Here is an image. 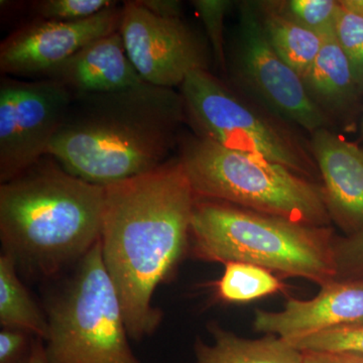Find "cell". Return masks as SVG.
<instances>
[{"label":"cell","mask_w":363,"mask_h":363,"mask_svg":"<svg viewBox=\"0 0 363 363\" xmlns=\"http://www.w3.org/2000/svg\"><path fill=\"white\" fill-rule=\"evenodd\" d=\"M196 199L179 157L105 187L100 247L133 340L161 324L152 298L189 252Z\"/></svg>","instance_id":"1"},{"label":"cell","mask_w":363,"mask_h":363,"mask_svg":"<svg viewBox=\"0 0 363 363\" xmlns=\"http://www.w3.org/2000/svg\"><path fill=\"white\" fill-rule=\"evenodd\" d=\"M185 121L180 92L145 82L114 92L74 95L47 156L72 175L106 187L173 159Z\"/></svg>","instance_id":"2"},{"label":"cell","mask_w":363,"mask_h":363,"mask_svg":"<svg viewBox=\"0 0 363 363\" xmlns=\"http://www.w3.org/2000/svg\"><path fill=\"white\" fill-rule=\"evenodd\" d=\"M105 187L68 173L45 156L0 185V240L18 272L52 278L100 240Z\"/></svg>","instance_id":"3"},{"label":"cell","mask_w":363,"mask_h":363,"mask_svg":"<svg viewBox=\"0 0 363 363\" xmlns=\"http://www.w3.org/2000/svg\"><path fill=\"white\" fill-rule=\"evenodd\" d=\"M334 240L328 227L197 198L189 252L203 262H245L323 286L336 281Z\"/></svg>","instance_id":"4"},{"label":"cell","mask_w":363,"mask_h":363,"mask_svg":"<svg viewBox=\"0 0 363 363\" xmlns=\"http://www.w3.org/2000/svg\"><path fill=\"white\" fill-rule=\"evenodd\" d=\"M178 157L197 198L305 225L331 222L322 186L278 162L197 135L181 140Z\"/></svg>","instance_id":"5"},{"label":"cell","mask_w":363,"mask_h":363,"mask_svg":"<svg viewBox=\"0 0 363 363\" xmlns=\"http://www.w3.org/2000/svg\"><path fill=\"white\" fill-rule=\"evenodd\" d=\"M44 341L49 363H143L130 345L123 308L98 241L50 297Z\"/></svg>","instance_id":"6"},{"label":"cell","mask_w":363,"mask_h":363,"mask_svg":"<svg viewBox=\"0 0 363 363\" xmlns=\"http://www.w3.org/2000/svg\"><path fill=\"white\" fill-rule=\"evenodd\" d=\"M180 94L186 121L199 138L278 162L301 176L316 173L314 157L292 133L245 104L209 71L189 74Z\"/></svg>","instance_id":"7"},{"label":"cell","mask_w":363,"mask_h":363,"mask_svg":"<svg viewBox=\"0 0 363 363\" xmlns=\"http://www.w3.org/2000/svg\"><path fill=\"white\" fill-rule=\"evenodd\" d=\"M74 95L50 79L0 81V184L47 156Z\"/></svg>","instance_id":"8"},{"label":"cell","mask_w":363,"mask_h":363,"mask_svg":"<svg viewBox=\"0 0 363 363\" xmlns=\"http://www.w3.org/2000/svg\"><path fill=\"white\" fill-rule=\"evenodd\" d=\"M118 32L143 82L174 89L189 74L208 70L206 45L182 18L155 16L138 1H126Z\"/></svg>","instance_id":"9"},{"label":"cell","mask_w":363,"mask_h":363,"mask_svg":"<svg viewBox=\"0 0 363 363\" xmlns=\"http://www.w3.org/2000/svg\"><path fill=\"white\" fill-rule=\"evenodd\" d=\"M238 28L236 63L245 84L281 118L312 133L326 128V114L313 101L303 79L274 51L257 7L241 4Z\"/></svg>","instance_id":"10"},{"label":"cell","mask_w":363,"mask_h":363,"mask_svg":"<svg viewBox=\"0 0 363 363\" xmlns=\"http://www.w3.org/2000/svg\"><path fill=\"white\" fill-rule=\"evenodd\" d=\"M121 9L116 4L86 20H40L23 26L1 43L0 71L14 78L45 77L90 43L118 30Z\"/></svg>","instance_id":"11"},{"label":"cell","mask_w":363,"mask_h":363,"mask_svg":"<svg viewBox=\"0 0 363 363\" xmlns=\"http://www.w3.org/2000/svg\"><path fill=\"white\" fill-rule=\"evenodd\" d=\"M363 324V281H333L311 300L290 298L281 312L257 310L253 328L289 340Z\"/></svg>","instance_id":"12"},{"label":"cell","mask_w":363,"mask_h":363,"mask_svg":"<svg viewBox=\"0 0 363 363\" xmlns=\"http://www.w3.org/2000/svg\"><path fill=\"white\" fill-rule=\"evenodd\" d=\"M312 156L321 173L331 221L346 236L363 230V149L326 128L312 133Z\"/></svg>","instance_id":"13"},{"label":"cell","mask_w":363,"mask_h":363,"mask_svg":"<svg viewBox=\"0 0 363 363\" xmlns=\"http://www.w3.org/2000/svg\"><path fill=\"white\" fill-rule=\"evenodd\" d=\"M43 79L56 81L73 95L114 92L143 83L118 30L90 43Z\"/></svg>","instance_id":"14"},{"label":"cell","mask_w":363,"mask_h":363,"mask_svg":"<svg viewBox=\"0 0 363 363\" xmlns=\"http://www.w3.org/2000/svg\"><path fill=\"white\" fill-rule=\"evenodd\" d=\"M214 342L201 339L194 344L195 363H303L304 353L296 350L286 339L267 334L260 339H245L209 325Z\"/></svg>","instance_id":"15"},{"label":"cell","mask_w":363,"mask_h":363,"mask_svg":"<svg viewBox=\"0 0 363 363\" xmlns=\"http://www.w3.org/2000/svg\"><path fill=\"white\" fill-rule=\"evenodd\" d=\"M303 81L313 101L320 108L332 112L347 109L362 91L335 37L325 38L319 55Z\"/></svg>","instance_id":"16"},{"label":"cell","mask_w":363,"mask_h":363,"mask_svg":"<svg viewBox=\"0 0 363 363\" xmlns=\"http://www.w3.org/2000/svg\"><path fill=\"white\" fill-rule=\"evenodd\" d=\"M0 324L4 328L28 332L44 341L49 332L47 314L21 281L16 262L6 253L0 255Z\"/></svg>","instance_id":"17"},{"label":"cell","mask_w":363,"mask_h":363,"mask_svg":"<svg viewBox=\"0 0 363 363\" xmlns=\"http://www.w3.org/2000/svg\"><path fill=\"white\" fill-rule=\"evenodd\" d=\"M259 13L274 51L304 79L319 55L323 38L292 20L283 11L269 7Z\"/></svg>","instance_id":"18"},{"label":"cell","mask_w":363,"mask_h":363,"mask_svg":"<svg viewBox=\"0 0 363 363\" xmlns=\"http://www.w3.org/2000/svg\"><path fill=\"white\" fill-rule=\"evenodd\" d=\"M213 286L216 297L228 304H247L285 288L269 269L238 262L224 264L223 274Z\"/></svg>","instance_id":"19"},{"label":"cell","mask_w":363,"mask_h":363,"mask_svg":"<svg viewBox=\"0 0 363 363\" xmlns=\"http://www.w3.org/2000/svg\"><path fill=\"white\" fill-rule=\"evenodd\" d=\"M302 352L347 353L363 357V324L289 339Z\"/></svg>","instance_id":"20"},{"label":"cell","mask_w":363,"mask_h":363,"mask_svg":"<svg viewBox=\"0 0 363 363\" xmlns=\"http://www.w3.org/2000/svg\"><path fill=\"white\" fill-rule=\"evenodd\" d=\"M292 20L320 37H335L340 1L335 0H292L283 11Z\"/></svg>","instance_id":"21"},{"label":"cell","mask_w":363,"mask_h":363,"mask_svg":"<svg viewBox=\"0 0 363 363\" xmlns=\"http://www.w3.org/2000/svg\"><path fill=\"white\" fill-rule=\"evenodd\" d=\"M335 38L363 90V13L350 6L347 0L340 1Z\"/></svg>","instance_id":"22"},{"label":"cell","mask_w":363,"mask_h":363,"mask_svg":"<svg viewBox=\"0 0 363 363\" xmlns=\"http://www.w3.org/2000/svg\"><path fill=\"white\" fill-rule=\"evenodd\" d=\"M116 4L111 0H44L35 6L42 20L78 21L92 18Z\"/></svg>","instance_id":"23"},{"label":"cell","mask_w":363,"mask_h":363,"mask_svg":"<svg viewBox=\"0 0 363 363\" xmlns=\"http://www.w3.org/2000/svg\"><path fill=\"white\" fill-rule=\"evenodd\" d=\"M192 4L205 26L215 59L217 63L225 70L224 18L229 7L231 6V2L227 0H195Z\"/></svg>","instance_id":"24"},{"label":"cell","mask_w":363,"mask_h":363,"mask_svg":"<svg viewBox=\"0 0 363 363\" xmlns=\"http://www.w3.org/2000/svg\"><path fill=\"white\" fill-rule=\"evenodd\" d=\"M336 281H363V230L334 240Z\"/></svg>","instance_id":"25"},{"label":"cell","mask_w":363,"mask_h":363,"mask_svg":"<svg viewBox=\"0 0 363 363\" xmlns=\"http://www.w3.org/2000/svg\"><path fill=\"white\" fill-rule=\"evenodd\" d=\"M35 336L20 329L0 331V363H30Z\"/></svg>","instance_id":"26"},{"label":"cell","mask_w":363,"mask_h":363,"mask_svg":"<svg viewBox=\"0 0 363 363\" xmlns=\"http://www.w3.org/2000/svg\"><path fill=\"white\" fill-rule=\"evenodd\" d=\"M138 2L160 18H182V4L177 0H143Z\"/></svg>","instance_id":"27"},{"label":"cell","mask_w":363,"mask_h":363,"mask_svg":"<svg viewBox=\"0 0 363 363\" xmlns=\"http://www.w3.org/2000/svg\"><path fill=\"white\" fill-rule=\"evenodd\" d=\"M324 363H363V357L347 353H320Z\"/></svg>","instance_id":"28"},{"label":"cell","mask_w":363,"mask_h":363,"mask_svg":"<svg viewBox=\"0 0 363 363\" xmlns=\"http://www.w3.org/2000/svg\"><path fill=\"white\" fill-rule=\"evenodd\" d=\"M30 363H49L47 354H45L44 340L40 338H35L33 342L32 357Z\"/></svg>","instance_id":"29"},{"label":"cell","mask_w":363,"mask_h":363,"mask_svg":"<svg viewBox=\"0 0 363 363\" xmlns=\"http://www.w3.org/2000/svg\"><path fill=\"white\" fill-rule=\"evenodd\" d=\"M304 353V360L303 363H324L323 357L320 353L303 352Z\"/></svg>","instance_id":"30"}]
</instances>
